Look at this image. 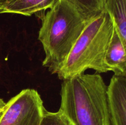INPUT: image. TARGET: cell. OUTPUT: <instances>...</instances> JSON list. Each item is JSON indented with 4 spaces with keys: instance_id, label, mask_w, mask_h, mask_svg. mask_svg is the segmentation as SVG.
I'll use <instances>...</instances> for the list:
<instances>
[{
    "instance_id": "5",
    "label": "cell",
    "mask_w": 126,
    "mask_h": 125,
    "mask_svg": "<svg viewBox=\"0 0 126 125\" xmlns=\"http://www.w3.org/2000/svg\"><path fill=\"white\" fill-rule=\"evenodd\" d=\"M107 99L110 125H126V77L113 75Z\"/></svg>"
},
{
    "instance_id": "2",
    "label": "cell",
    "mask_w": 126,
    "mask_h": 125,
    "mask_svg": "<svg viewBox=\"0 0 126 125\" xmlns=\"http://www.w3.org/2000/svg\"><path fill=\"white\" fill-rule=\"evenodd\" d=\"M88 21L66 0H58L42 18L38 39L45 52L43 66L57 74Z\"/></svg>"
},
{
    "instance_id": "3",
    "label": "cell",
    "mask_w": 126,
    "mask_h": 125,
    "mask_svg": "<svg viewBox=\"0 0 126 125\" xmlns=\"http://www.w3.org/2000/svg\"><path fill=\"white\" fill-rule=\"evenodd\" d=\"M113 29V20L105 11L88 21L57 72L58 77L64 80L84 74L87 69L98 74L108 72L104 57Z\"/></svg>"
},
{
    "instance_id": "12",
    "label": "cell",
    "mask_w": 126,
    "mask_h": 125,
    "mask_svg": "<svg viewBox=\"0 0 126 125\" xmlns=\"http://www.w3.org/2000/svg\"><path fill=\"white\" fill-rule=\"evenodd\" d=\"M9 0H0V12L2 11V9L4 7Z\"/></svg>"
},
{
    "instance_id": "4",
    "label": "cell",
    "mask_w": 126,
    "mask_h": 125,
    "mask_svg": "<svg viewBox=\"0 0 126 125\" xmlns=\"http://www.w3.org/2000/svg\"><path fill=\"white\" fill-rule=\"evenodd\" d=\"M44 109L36 90L23 89L6 103L0 125H39Z\"/></svg>"
},
{
    "instance_id": "11",
    "label": "cell",
    "mask_w": 126,
    "mask_h": 125,
    "mask_svg": "<svg viewBox=\"0 0 126 125\" xmlns=\"http://www.w3.org/2000/svg\"><path fill=\"white\" fill-rule=\"evenodd\" d=\"M5 105H6V102L3 100V99L0 98V118L3 113L4 110Z\"/></svg>"
},
{
    "instance_id": "1",
    "label": "cell",
    "mask_w": 126,
    "mask_h": 125,
    "mask_svg": "<svg viewBox=\"0 0 126 125\" xmlns=\"http://www.w3.org/2000/svg\"><path fill=\"white\" fill-rule=\"evenodd\" d=\"M61 110L74 125H110L107 86L100 74H82L63 80Z\"/></svg>"
},
{
    "instance_id": "9",
    "label": "cell",
    "mask_w": 126,
    "mask_h": 125,
    "mask_svg": "<svg viewBox=\"0 0 126 125\" xmlns=\"http://www.w3.org/2000/svg\"><path fill=\"white\" fill-rule=\"evenodd\" d=\"M75 6L80 14L89 21L104 11L105 0H66Z\"/></svg>"
},
{
    "instance_id": "10",
    "label": "cell",
    "mask_w": 126,
    "mask_h": 125,
    "mask_svg": "<svg viewBox=\"0 0 126 125\" xmlns=\"http://www.w3.org/2000/svg\"><path fill=\"white\" fill-rule=\"evenodd\" d=\"M39 125H74L71 120L61 111L51 112L44 109Z\"/></svg>"
},
{
    "instance_id": "6",
    "label": "cell",
    "mask_w": 126,
    "mask_h": 125,
    "mask_svg": "<svg viewBox=\"0 0 126 125\" xmlns=\"http://www.w3.org/2000/svg\"><path fill=\"white\" fill-rule=\"evenodd\" d=\"M126 44L121 39L114 26L113 34L106 50L104 64L107 71L114 75L126 77Z\"/></svg>"
},
{
    "instance_id": "8",
    "label": "cell",
    "mask_w": 126,
    "mask_h": 125,
    "mask_svg": "<svg viewBox=\"0 0 126 125\" xmlns=\"http://www.w3.org/2000/svg\"><path fill=\"white\" fill-rule=\"evenodd\" d=\"M104 11L112 18L116 30L126 44V0H105Z\"/></svg>"
},
{
    "instance_id": "7",
    "label": "cell",
    "mask_w": 126,
    "mask_h": 125,
    "mask_svg": "<svg viewBox=\"0 0 126 125\" xmlns=\"http://www.w3.org/2000/svg\"><path fill=\"white\" fill-rule=\"evenodd\" d=\"M58 0H9L0 13H14L25 16L43 15V12L53 7ZM43 15L42 16L43 18Z\"/></svg>"
}]
</instances>
